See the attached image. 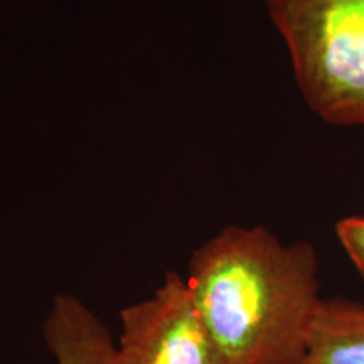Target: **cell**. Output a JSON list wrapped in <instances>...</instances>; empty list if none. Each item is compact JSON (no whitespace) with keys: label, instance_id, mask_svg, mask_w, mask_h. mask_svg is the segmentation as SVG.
Segmentation results:
<instances>
[{"label":"cell","instance_id":"cell-1","mask_svg":"<svg viewBox=\"0 0 364 364\" xmlns=\"http://www.w3.org/2000/svg\"><path fill=\"white\" fill-rule=\"evenodd\" d=\"M186 282L231 364L304 363L322 299L312 245H284L263 226H228L193 253Z\"/></svg>","mask_w":364,"mask_h":364},{"label":"cell","instance_id":"cell-2","mask_svg":"<svg viewBox=\"0 0 364 364\" xmlns=\"http://www.w3.org/2000/svg\"><path fill=\"white\" fill-rule=\"evenodd\" d=\"M309 107L364 125V0H267Z\"/></svg>","mask_w":364,"mask_h":364},{"label":"cell","instance_id":"cell-3","mask_svg":"<svg viewBox=\"0 0 364 364\" xmlns=\"http://www.w3.org/2000/svg\"><path fill=\"white\" fill-rule=\"evenodd\" d=\"M113 364H231L204 326L188 282L169 272L149 299L120 312Z\"/></svg>","mask_w":364,"mask_h":364},{"label":"cell","instance_id":"cell-4","mask_svg":"<svg viewBox=\"0 0 364 364\" xmlns=\"http://www.w3.org/2000/svg\"><path fill=\"white\" fill-rule=\"evenodd\" d=\"M44 341L56 364H113L110 329L78 297H54L44 322Z\"/></svg>","mask_w":364,"mask_h":364},{"label":"cell","instance_id":"cell-5","mask_svg":"<svg viewBox=\"0 0 364 364\" xmlns=\"http://www.w3.org/2000/svg\"><path fill=\"white\" fill-rule=\"evenodd\" d=\"M302 364H364V306L343 297L321 299Z\"/></svg>","mask_w":364,"mask_h":364},{"label":"cell","instance_id":"cell-6","mask_svg":"<svg viewBox=\"0 0 364 364\" xmlns=\"http://www.w3.org/2000/svg\"><path fill=\"white\" fill-rule=\"evenodd\" d=\"M336 233L359 275L364 279V218H344L336 225Z\"/></svg>","mask_w":364,"mask_h":364}]
</instances>
